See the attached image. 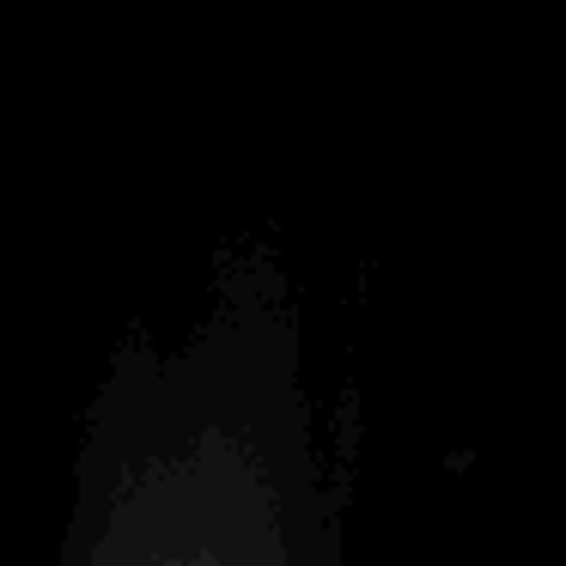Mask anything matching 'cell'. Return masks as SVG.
Listing matches in <instances>:
<instances>
[{"label":"cell","instance_id":"cell-1","mask_svg":"<svg viewBox=\"0 0 566 566\" xmlns=\"http://www.w3.org/2000/svg\"><path fill=\"white\" fill-rule=\"evenodd\" d=\"M342 488L293 286L220 269L165 342H128L74 469L62 566H335Z\"/></svg>","mask_w":566,"mask_h":566}]
</instances>
